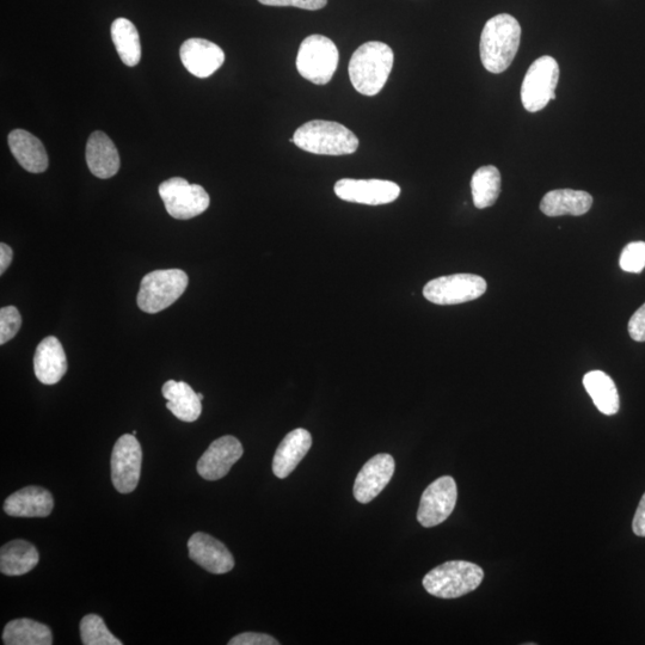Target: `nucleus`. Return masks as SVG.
<instances>
[{
  "label": "nucleus",
  "instance_id": "obj_1",
  "mask_svg": "<svg viewBox=\"0 0 645 645\" xmlns=\"http://www.w3.org/2000/svg\"><path fill=\"white\" fill-rule=\"evenodd\" d=\"M521 27L515 17L497 15L485 23L479 51L485 70L491 73L505 72L512 65L519 51Z\"/></svg>",
  "mask_w": 645,
  "mask_h": 645
},
{
  "label": "nucleus",
  "instance_id": "obj_2",
  "mask_svg": "<svg viewBox=\"0 0 645 645\" xmlns=\"http://www.w3.org/2000/svg\"><path fill=\"white\" fill-rule=\"evenodd\" d=\"M395 55L384 42L371 41L360 46L349 61V78L354 89L365 96L383 90L393 67Z\"/></svg>",
  "mask_w": 645,
  "mask_h": 645
},
{
  "label": "nucleus",
  "instance_id": "obj_3",
  "mask_svg": "<svg viewBox=\"0 0 645 645\" xmlns=\"http://www.w3.org/2000/svg\"><path fill=\"white\" fill-rule=\"evenodd\" d=\"M293 143L300 150L323 156L352 155L359 147V139L347 127L334 121L313 120L299 127Z\"/></svg>",
  "mask_w": 645,
  "mask_h": 645
},
{
  "label": "nucleus",
  "instance_id": "obj_4",
  "mask_svg": "<svg viewBox=\"0 0 645 645\" xmlns=\"http://www.w3.org/2000/svg\"><path fill=\"white\" fill-rule=\"evenodd\" d=\"M484 579L479 565L466 561H451L430 570L423 579L427 593L440 599H457L476 591Z\"/></svg>",
  "mask_w": 645,
  "mask_h": 645
},
{
  "label": "nucleus",
  "instance_id": "obj_5",
  "mask_svg": "<svg viewBox=\"0 0 645 645\" xmlns=\"http://www.w3.org/2000/svg\"><path fill=\"white\" fill-rule=\"evenodd\" d=\"M188 282L187 273L181 269H162L146 274L138 293L139 309L151 315L168 309L186 292Z\"/></svg>",
  "mask_w": 645,
  "mask_h": 645
},
{
  "label": "nucleus",
  "instance_id": "obj_6",
  "mask_svg": "<svg viewBox=\"0 0 645 645\" xmlns=\"http://www.w3.org/2000/svg\"><path fill=\"white\" fill-rule=\"evenodd\" d=\"M340 53L327 36L311 35L301 42L297 70L299 75L317 85L328 84L339 66Z\"/></svg>",
  "mask_w": 645,
  "mask_h": 645
},
{
  "label": "nucleus",
  "instance_id": "obj_7",
  "mask_svg": "<svg viewBox=\"0 0 645 645\" xmlns=\"http://www.w3.org/2000/svg\"><path fill=\"white\" fill-rule=\"evenodd\" d=\"M559 79L557 61L545 55L530 66L521 86L522 106L530 113H537L555 100Z\"/></svg>",
  "mask_w": 645,
  "mask_h": 645
},
{
  "label": "nucleus",
  "instance_id": "obj_8",
  "mask_svg": "<svg viewBox=\"0 0 645 645\" xmlns=\"http://www.w3.org/2000/svg\"><path fill=\"white\" fill-rule=\"evenodd\" d=\"M165 210L172 218L188 220L207 211L210 195L199 184H190L181 177H172L158 188Z\"/></svg>",
  "mask_w": 645,
  "mask_h": 645
},
{
  "label": "nucleus",
  "instance_id": "obj_9",
  "mask_svg": "<svg viewBox=\"0 0 645 645\" xmlns=\"http://www.w3.org/2000/svg\"><path fill=\"white\" fill-rule=\"evenodd\" d=\"M487 281L475 274H454L429 281L423 296L436 305H458L481 298Z\"/></svg>",
  "mask_w": 645,
  "mask_h": 645
},
{
  "label": "nucleus",
  "instance_id": "obj_10",
  "mask_svg": "<svg viewBox=\"0 0 645 645\" xmlns=\"http://www.w3.org/2000/svg\"><path fill=\"white\" fill-rule=\"evenodd\" d=\"M458 488L454 478L444 476L428 485L421 497L417 520L423 527L439 526L450 518L456 508Z\"/></svg>",
  "mask_w": 645,
  "mask_h": 645
},
{
  "label": "nucleus",
  "instance_id": "obj_11",
  "mask_svg": "<svg viewBox=\"0 0 645 645\" xmlns=\"http://www.w3.org/2000/svg\"><path fill=\"white\" fill-rule=\"evenodd\" d=\"M143 451L135 435L125 434L116 441L112 454V481L120 494H131L138 487Z\"/></svg>",
  "mask_w": 645,
  "mask_h": 645
},
{
  "label": "nucleus",
  "instance_id": "obj_12",
  "mask_svg": "<svg viewBox=\"0 0 645 645\" xmlns=\"http://www.w3.org/2000/svg\"><path fill=\"white\" fill-rule=\"evenodd\" d=\"M334 190L337 198L343 201L367 206L391 204L401 195V187L397 183L384 180L343 178L336 182Z\"/></svg>",
  "mask_w": 645,
  "mask_h": 645
},
{
  "label": "nucleus",
  "instance_id": "obj_13",
  "mask_svg": "<svg viewBox=\"0 0 645 645\" xmlns=\"http://www.w3.org/2000/svg\"><path fill=\"white\" fill-rule=\"evenodd\" d=\"M244 448L235 436L226 435L212 442L199 460V475L206 481H218L242 458Z\"/></svg>",
  "mask_w": 645,
  "mask_h": 645
},
{
  "label": "nucleus",
  "instance_id": "obj_14",
  "mask_svg": "<svg viewBox=\"0 0 645 645\" xmlns=\"http://www.w3.org/2000/svg\"><path fill=\"white\" fill-rule=\"evenodd\" d=\"M395 459L390 454H377L364 465L354 484L356 501L366 505L382 493L395 473Z\"/></svg>",
  "mask_w": 645,
  "mask_h": 645
},
{
  "label": "nucleus",
  "instance_id": "obj_15",
  "mask_svg": "<svg viewBox=\"0 0 645 645\" xmlns=\"http://www.w3.org/2000/svg\"><path fill=\"white\" fill-rule=\"evenodd\" d=\"M189 557L212 574H226L235 568V558L229 549L210 534L198 532L188 542Z\"/></svg>",
  "mask_w": 645,
  "mask_h": 645
},
{
  "label": "nucleus",
  "instance_id": "obj_16",
  "mask_svg": "<svg viewBox=\"0 0 645 645\" xmlns=\"http://www.w3.org/2000/svg\"><path fill=\"white\" fill-rule=\"evenodd\" d=\"M184 67L193 76L207 78L217 72L225 61V53L218 45L204 39H189L180 49Z\"/></svg>",
  "mask_w": 645,
  "mask_h": 645
},
{
  "label": "nucleus",
  "instance_id": "obj_17",
  "mask_svg": "<svg viewBox=\"0 0 645 645\" xmlns=\"http://www.w3.org/2000/svg\"><path fill=\"white\" fill-rule=\"evenodd\" d=\"M54 508L53 496L45 488L26 487L4 502V512L15 518H47Z\"/></svg>",
  "mask_w": 645,
  "mask_h": 645
},
{
  "label": "nucleus",
  "instance_id": "obj_18",
  "mask_svg": "<svg viewBox=\"0 0 645 645\" xmlns=\"http://www.w3.org/2000/svg\"><path fill=\"white\" fill-rule=\"evenodd\" d=\"M35 376L42 384H58L67 372V359L63 344L54 336L43 339L34 356Z\"/></svg>",
  "mask_w": 645,
  "mask_h": 645
},
{
  "label": "nucleus",
  "instance_id": "obj_19",
  "mask_svg": "<svg viewBox=\"0 0 645 645\" xmlns=\"http://www.w3.org/2000/svg\"><path fill=\"white\" fill-rule=\"evenodd\" d=\"M86 163L92 175L102 180L113 177L120 170V156L113 140L106 133L96 131L86 145Z\"/></svg>",
  "mask_w": 645,
  "mask_h": 645
},
{
  "label": "nucleus",
  "instance_id": "obj_20",
  "mask_svg": "<svg viewBox=\"0 0 645 645\" xmlns=\"http://www.w3.org/2000/svg\"><path fill=\"white\" fill-rule=\"evenodd\" d=\"M311 447L312 435L309 430L298 428L288 433L276 450L273 459L274 475L280 479L290 476Z\"/></svg>",
  "mask_w": 645,
  "mask_h": 645
},
{
  "label": "nucleus",
  "instance_id": "obj_21",
  "mask_svg": "<svg viewBox=\"0 0 645 645\" xmlns=\"http://www.w3.org/2000/svg\"><path fill=\"white\" fill-rule=\"evenodd\" d=\"M9 147L21 167L32 174H41L48 168V155L40 139L24 129H15L9 134Z\"/></svg>",
  "mask_w": 645,
  "mask_h": 645
},
{
  "label": "nucleus",
  "instance_id": "obj_22",
  "mask_svg": "<svg viewBox=\"0 0 645 645\" xmlns=\"http://www.w3.org/2000/svg\"><path fill=\"white\" fill-rule=\"evenodd\" d=\"M593 205L592 195L582 190L558 189L546 194L540 202V211L548 217H561V215L586 214Z\"/></svg>",
  "mask_w": 645,
  "mask_h": 645
},
{
  "label": "nucleus",
  "instance_id": "obj_23",
  "mask_svg": "<svg viewBox=\"0 0 645 645\" xmlns=\"http://www.w3.org/2000/svg\"><path fill=\"white\" fill-rule=\"evenodd\" d=\"M163 396L167 399V408L178 420L194 422L202 413L201 399L192 386L176 380H168L163 385Z\"/></svg>",
  "mask_w": 645,
  "mask_h": 645
},
{
  "label": "nucleus",
  "instance_id": "obj_24",
  "mask_svg": "<svg viewBox=\"0 0 645 645\" xmlns=\"http://www.w3.org/2000/svg\"><path fill=\"white\" fill-rule=\"evenodd\" d=\"M40 561L32 543L17 539L0 549V571L6 576H21L32 571Z\"/></svg>",
  "mask_w": 645,
  "mask_h": 645
},
{
  "label": "nucleus",
  "instance_id": "obj_25",
  "mask_svg": "<svg viewBox=\"0 0 645 645\" xmlns=\"http://www.w3.org/2000/svg\"><path fill=\"white\" fill-rule=\"evenodd\" d=\"M583 385L600 413L616 415L620 408L619 393L613 379L602 371H592L583 377Z\"/></svg>",
  "mask_w": 645,
  "mask_h": 645
},
{
  "label": "nucleus",
  "instance_id": "obj_26",
  "mask_svg": "<svg viewBox=\"0 0 645 645\" xmlns=\"http://www.w3.org/2000/svg\"><path fill=\"white\" fill-rule=\"evenodd\" d=\"M3 642L6 645H51L53 636L47 625L23 618L6 624Z\"/></svg>",
  "mask_w": 645,
  "mask_h": 645
},
{
  "label": "nucleus",
  "instance_id": "obj_27",
  "mask_svg": "<svg viewBox=\"0 0 645 645\" xmlns=\"http://www.w3.org/2000/svg\"><path fill=\"white\" fill-rule=\"evenodd\" d=\"M112 39L122 63L137 66L141 60L140 36L134 24L127 18H118L112 24Z\"/></svg>",
  "mask_w": 645,
  "mask_h": 645
},
{
  "label": "nucleus",
  "instance_id": "obj_28",
  "mask_svg": "<svg viewBox=\"0 0 645 645\" xmlns=\"http://www.w3.org/2000/svg\"><path fill=\"white\" fill-rule=\"evenodd\" d=\"M471 192L473 204L479 210L493 206L501 193V174L499 169L488 165L479 168L472 176Z\"/></svg>",
  "mask_w": 645,
  "mask_h": 645
},
{
  "label": "nucleus",
  "instance_id": "obj_29",
  "mask_svg": "<svg viewBox=\"0 0 645 645\" xmlns=\"http://www.w3.org/2000/svg\"><path fill=\"white\" fill-rule=\"evenodd\" d=\"M81 638L84 645H122L97 614H88L82 619Z\"/></svg>",
  "mask_w": 645,
  "mask_h": 645
},
{
  "label": "nucleus",
  "instance_id": "obj_30",
  "mask_svg": "<svg viewBox=\"0 0 645 645\" xmlns=\"http://www.w3.org/2000/svg\"><path fill=\"white\" fill-rule=\"evenodd\" d=\"M619 264L626 273H642L645 268V243L632 242L626 245L620 255Z\"/></svg>",
  "mask_w": 645,
  "mask_h": 645
},
{
  "label": "nucleus",
  "instance_id": "obj_31",
  "mask_svg": "<svg viewBox=\"0 0 645 645\" xmlns=\"http://www.w3.org/2000/svg\"><path fill=\"white\" fill-rule=\"evenodd\" d=\"M22 327L20 311L15 306H5L0 310V344L4 346L14 339Z\"/></svg>",
  "mask_w": 645,
  "mask_h": 645
},
{
  "label": "nucleus",
  "instance_id": "obj_32",
  "mask_svg": "<svg viewBox=\"0 0 645 645\" xmlns=\"http://www.w3.org/2000/svg\"><path fill=\"white\" fill-rule=\"evenodd\" d=\"M267 6H293L304 10L316 11L325 8L328 0H258Z\"/></svg>",
  "mask_w": 645,
  "mask_h": 645
},
{
  "label": "nucleus",
  "instance_id": "obj_33",
  "mask_svg": "<svg viewBox=\"0 0 645 645\" xmlns=\"http://www.w3.org/2000/svg\"><path fill=\"white\" fill-rule=\"evenodd\" d=\"M229 645H279L274 637L256 632H245V634L233 637Z\"/></svg>",
  "mask_w": 645,
  "mask_h": 645
},
{
  "label": "nucleus",
  "instance_id": "obj_34",
  "mask_svg": "<svg viewBox=\"0 0 645 645\" xmlns=\"http://www.w3.org/2000/svg\"><path fill=\"white\" fill-rule=\"evenodd\" d=\"M629 334L636 342H645V304L640 307L631 317L629 322Z\"/></svg>",
  "mask_w": 645,
  "mask_h": 645
},
{
  "label": "nucleus",
  "instance_id": "obj_35",
  "mask_svg": "<svg viewBox=\"0 0 645 645\" xmlns=\"http://www.w3.org/2000/svg\"><path fill=\"white\" fill-rule=\"evenodd\" d=\"M632 531L638 537H645V493L640 503H638L634 520H632Z\"/></svg>",
  "mask_w": 645,
  "mask_h": 645
},
{
  "label": "nucleus",
  "instance_id": "obj_36",
  "mask_svg": "<svg viewBox=\"0 0 645 645\" xmlns=\"http://www.w3.org/2000/svg\"><path fill=\"white\" fill-rule=\"evenodd\" d=\"M14 260V251L8 244H0V274H4Z\"/></svg>",
  "mask_w": 645,
  "mask_h": 645
},
{
  "label": "nucleus",
  "instance_id": "obj_37",
  "mask_svg": "<svg viewBox=\"0 0 645 645\" xmlns=\"http://www.w3.org/2000/svg\"><path fill=\"white\" fill-rule=\"evenodd\" d=\"M198 396L201 399V401H202V399H204V395H202V393H198Z\"/></svg>",
  "mask_w": 645,
  "mask_h": 645
}]
</instances>
